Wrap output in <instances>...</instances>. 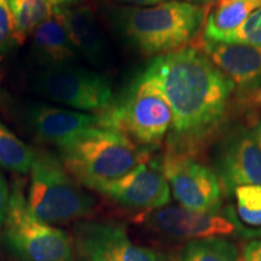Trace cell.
I'll return each mask as SVG.
<instances>
[{
	"label": "cell",
	"mask_w": 261,
	"mask_h": 261,
	"mask_svg": "<svg viewBox=\"0 0 261 261\" xmlns=\"http://www.w3.org/2000/svg\"><path fill=\"white\" fill-rule=\"evenodd\" d=\"M47 2L54 5L55 8H63V6L73 5L77 0H47Z\"/></svg>",
	"instance_id": "4316f807"
},
{
	"label": "cell",
	"mask_w": 261,
	"mask_h": 261,
	"mask_svg": "<svg viewBox=\"0 0 261 261\" xmlns=\"http://www.w3.org/2000/svg\"><path fill=\"white\" fill-rule=\"evenodd\" d=\"M151 148L109 127H94L61 149V161L79 184L98 191L149 161Z\"/></svg>",
	"instance_id": "7a4b0ae2"
},
{
	"label": "cell",
	"mask_w": 261,
	"mask_h": 261,
	"mask_svg": "<svg viewBox=\"0 0 261 261\" xmlns=\"http://www.w3.org/2000/svg\"><path fill=\"white\" fill-rule=\"evenodd\" d=\"M55 14L63 23L68 38L77 54L83 55L93 64H99L106 60V37L89 6L70 5L55 8Z\"/></svg>",
	"instance_id": "9a60e30c"
},
{
	"label": "cell",
	"mask_w": 261,
	"mask_h": 261,
	"mask_svg": "<svg viewBox=\"0 0 261 261\" xmlns=\"http://www.w3.org/2000/svg\"><path fill=\"white\" fill-rule=\"evenodd\" d=\"M33 50L35 56L47 65L70 64L77 57V52L68 38L63 23L55 14L42 22L33 33Z\"/></svg>",
	"instance_id": "2e32d148"
},
{
	"label": "cell",
	"mask_w": 261,
	"mask_h": 261,
	"mask_svg": "<svg viewBox=\"0 0 261 261\" xmlns=\"http://www.w3.org/2000/svg\"><path fill=\"white\" fill-rule=\"evenodd\" d=\"M223 42H240L261 46V8L255 10L240 28L228 34Z\"/></svg>",
	"instance_id": "7402d4cb"
},
{
	"label": "cell",
	"mask_w": 261,
	"mask_h": 261,
	"mask_svg": "<svg viewBox=\"0 0 261 261\" xmlns=\"http://www.w3.org/2000/svg\"><path fill=\"white\" fill-rule=\"evenodd\" d=\"M254 137H255L257 144H259L260 149H261V121H260L259 125H257L255 132H254Z\"/></svg>",
	"instance_id": "83f0119b"
},
{
	"label": "cell",
	"mask_w": 261,
	"mask_h": 261,
	"mask_svg": "<svg viewBox=\"0 0 261 261\" xmlns=\"http://www.w3.org/2000/svg\"><path fill=\"white\" fill-rule=\"evenodd\" d=\"M244 261H261V238L260 240H250L243 247Z\"/></svg>",
	"instance_id": "d4e9b609"
},
{
	"label": "cell",
	"mask_w": 261,
	"mask_h": 261,
	"mask_svg": "<svg viewBox=\"0 0 261 261\" xmlns=\"http://www.w3.org/2000/svg\"><path fill=\"white\" fill-rule=\"evenodd\" d=\"M259 93H261V90H260V92H259Z\"/></svg>",
	"instance_id": "f546056e"
},
{
	"label": "cell",
	"mask_w": 261,
	"mask_h": 261,
	"mask_svg": "<svg viewBox=\"0 0 261 261\" xmlns=\"http://www.w3.org/2000/svg\"><path fill=\"white\" fill-rule=\"evenodd\" d=\"M197 47L212 63L243 92L256 91L261 85V46L240 42L201 39Z\"/></svg>",
	"instance_id": "5bb4252c"
},
{
	"label": "cell",
	"mask_w": 261,
	"mask_h": 261,
	"mask_svg": "<svg viewBox=\"0 0 261 261\" xmlns=\"http://www.w3.org/2000/svg\"><path fill=\"white\" fill-rule=\"evenodd\" d=\"M10 192H11V190H9L8 182H6L4 175L0 173V230L4 226L6 215H8Z\"/></svg>",
	"instance_id": "cb8c5ba5"
},
{
	"label": "cell",
	"mask_w": 261,
	"mask_h": 261,
	"mask_svg": "<svg viewBox=\"0 0 261 261\" xmlns=\"http://www.w3.org/2000/svg\"><path fill=\"white\" fill-rule=\"evenodd\" d=\"M160 167L181 207L205 213L220 212L223 189L219 178L194 155L166 150Z\"/></svg>",
	"instance_id": "9c48e42d"
},
{
	"label": "cell",
	"mask_w": 261,
	"mask_h": 261,
	"mask_svg": "<svg viewBox=\"0 0 261 261\" xmlns=\"http://www.w3.org/2000/svg\"><path fill=\"white\" fill-rule=\"evenodd\" d=\"M27 201L32 213L50 225L87 218L94 210L92 196L81 189L60 159L45 150H35Z\"/></svg>",
	"instance_id": "277c9868"
},
{
	"label": "cell",
	"mask_w": 261,
	"mask_h": 261,
	"mask_svg": "<svg viewBox=\"0 0 261 261\" xmlns=\"http://www.w3.org/2000/svg\"><path fill=\"white\" fill-rule=\"evenodd\" d=\"M74 256L77 261H169L162 252L138 246L120 225L83 221L74 228Z\"/></svg>",
	"instance_id": "30bf717a"
},
{
	"label": "cell",
	"mask_w": 261,
	"mask_h": 261,
	"mask_svg": "<svg viewBox=\"0 0 261 261\" xmlns=\"http://www.w3.org/2000/svg\"><path fill=\"white\" fill-rule=\"evenodd\" d=\"M179 261H244L240 249L225 237L204 238L188 242Z\"/></svg>",
	"instance_id": "ac0fdd59"
},
{
	"label": "cell",
	"mask_w": 261,
	"mask_h": 261,
	"mask_svg": "<svg viewBox=\"0 0 261 261\" xmlns=\"http://www.w3.org/2000/svg\"><path fill=\"white\" fill-rule=\"evenodd\" d=\"M261 8V0H217L207 14L204 39L224 41L236 31L255 10Z\"/></svg>",
	"instance_id": "e0dca14e"
},
{
	"label": "cell",
	"mask_w": 261,
	"mask_h": 261,
	"mask_svg": "<svg viewBox=\"0 0 261 261\" xmlns=\"http://www.w3.org/2000/svg\"><path fill=\"white\" fill-rule=\"evenodd\" d=\"M103 126L122 132L136 144L151 148L172 128L173 114L167 98L151 77L143 73L120 103L102 114Z\"/></svg>",
	"instance_id": "8992f818"
},
{
	"label": "cell",
	"mask_w": 261,
	"mask_h": 261,
	"mask_svg": "<svg viewBox=\"0 0 261 261\" xmlns=\"http://www.w3.org/2000/svg\"><path fill=\"white\" fill-rule=\"evenodd\" d=\"M2 228L0 244L17 261L75 260L71 237L32 213L19 180L12 185L8 215Z\"/></svg>",
	"instance_id": "5b68a950"
},
{
	"label": "cell",
	"mask_w": 261,
	"mask_h": 261,
	"mask_svg": "<svg viewBox=\"0 0 261 261\" xmlns=\"http://www.w3.org/2000/svg\"><path fill=\"white\" fill-rule=\"evenodd\" d=\"M144 73L171 106L167 150L195 156L220 125L234 91L232 81L196 47L159 56Z\"/></svg>",
	"instance_id": "6da1fadb"
},
{
	"label": "cell",
	"mask_w": 261,
	"mask_h": 261,
	"mask_svg": "<svg viewBox=\"0 0 261 261\" xmlns=\"http://www.w3.org/2000/svg\"><path fill=\"white\" fill-rule=\"evenodd\" d=\"M119 2L127 3V4H132V5H138V6H151V5L161 4V3L172 2V0H119Z\"/></svg>",
	"instance_id": "484cf974"
},
{
	"label": "cell",
	"mask_w": 261,
	"mask_h": 261,
	"mask_svg": "<svg viewBox=\"0 0 261 261\" xmlns=\"http://www.w3.org/2000/svg\"><path fill=\"white\" fill-rule=\"evenodd\" d=\"M207 9L184 0H172L148 8H121L117 24L142 54L162 56L184 48L198 34Z\"/></svg>",
	"instance_id": "3957f363"
},
{
	"label": "cell",
	"mask_w": 261,
	"mask_h": 261,
	"mask_svg": "<svg viewBox=\"0 0 261 261\" xmlns=\"http://www.w3.org/2000/svg\"><path fill=\"white\" fill-rule=\"evenodd\" d=\"M233 192L240 219L247 225L261 226V185H242Z\"/></svg>",
	"instance_id": "44dd1931"
},
{
	"label": "cell",
	"mask_w": 261,
	"mask_h": 261,
	"mask_svg": "<svg viewBox=\"0 0 261 261\" xmlns=\"http://www.w3.org/2000/svg\"><path fill=\"white\" fill-rule=\"evenodd\" d=\"M137 221L158 236L171 241H196L213 237H254L260 232L241 226L231 212L221 214L190 211L181 205H165L158 210L143 212Z\"/></svg>",
	"instance_id": "ba28073f"
},
{
	"label": "cell",
	"mask_w": 261,
	"mask_h": 261,
	"mask_svg": "<svg viewBox=\"0 0 261 261\" xmlns=\"http://www.w3.org/2000/svg\"><path fill=\"white\" fill-rule=\"evenodd\" d=\"M97 192L122 207L142 212L162 208L171 201V189L160 163L149 161L104 185Z\"/></svg>",
	"instance_id": "8fae6325"
},
{
	"label": "cell",
	"mask_w": 261,
	"mask_h": 261,
	"mask_svg": "<svg viewBox=\"0 0 261 261\" xmlns=\"http://www.w3.org/2000/svg\"><path fill=\"white\" fill-rule=\"evenodd\" d=\"M25 122L39 139L60 150L70 145L87 130L103 126L102 115L85 114L47 104L28 108Z\"/></svg>",
	"instance_id": "4fadbf2b"
},
{
	"label": "cell",
	"mask_w": 261,
	"mask_h": 261,
	"mask_svg": "<svg viewBox=\"0 0 261 261\" xmlns=\"http://www.w3.org/2000/svg\"><path fill=\"white\" fill-rule=\"evenodd\" d=\"M33 85L40 96L80 112L102 115L115 106L109 81L73 63L44 67Z\"/></svg>",
	"instance_id": "52a82bcc"
},
{
	"label": "cell",
	"mask_w": 261,
	"mask_h": 261,
	"mask_svg": "<svg viewBox=\"0 0 261 261\" xmlns=\"http://www.w3.org/2000/svg\"><path fill=\"white\" fill-rule=\"evenodd\" d=\"M197 2L203 3V4H210V3H214V2H217V0H197Z\"/></svg>",
	"instance_id": "f1b7e54d"
},
{
	"label": "cell",
	"mask_w": 261,
	"mask_h": 261,
	"mask_svg": "<svg viewBox=\"0 0 261 261\" xmlns=\"http://www.w3.org/2000/svg\"><path fill=\"white\" fill-rule=\"evenodd\" d=\"M214 167L227 191L261 185V149L254 133L237 130L228 136L215 152Z\"/></svg>",
	"instance_id": "7c38bea8"
},
{
	"label": "cell",
	"mask_w": 261,
	"mask_h": 261,
	"mask_svg": "<svg viewBox=\"0 0 261 261\" xmlns=\"http://www.w3.org/2000/svg\"><path fill=\"white\" fill-rule=\"evenodd\" d=\"M34 154V149L0 121V167L19 174H27L31 172Z\"/></svg>",
	"instance_id": "d6986e66"
},
{
	"label": "cell",
	"mask_w": 261,
	"mask_h": 261,
	"mask_svg": "<svg viewBox=\"0 0 261 261\" xmlns=\"http://www.w3.org/2000/svg\"><path fill=\"white\" fill-rule=\"evenodd\" d=\"M15 17L18 42L33 34L42 22L54 15L55 6L47 0H9Z\"/></svg>",
	"instance_id": "ffe728a7"
},
{
	"label": "cell",
	"mask_w": 261,
	"mask_h": 261,
	"mask_svg": "<svg viewBox=\"0 0 261 261\" xmlns=\"http://www.w3.org/2000/svg\"><path fill=\"white\" fill-rule=\"evenodd\" d=\"M19 45L15 17L9 0H0V56Z\"/></svg>",
	"instance_id": "603a6c76"
}]
</instances>
